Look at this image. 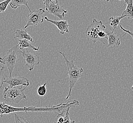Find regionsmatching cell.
<instances>
[{
	"instance_id": "obj_23",
	"label": "cell",
	"mask_w": 133,
	"mask_h": 123,
	"mask_svg": "<svg viewBox=\"0 0 133 123\" xmlns=\"http://www.w3.org/2000/svg\"><path fill=\"white\" fill-rule=\"evenodd\" d=\"M53 1V0H43V3H44V4H45V5L46 3H48V2H51V1Z\"/></svg>"
},
{
	"instance_id": "obj_2",
	"label": "cell",
	"mask_w": 133,
	"mask_h": 123,
	"mask_svg": "<svg viewBox=\"0 0 133 123\" xmlns=\"http://www.w3.org/2000/svg\"><path fill=\"white\" fill-rule=\"evenodd\" d=\"M106 26L101 21H98L94 19L92 23L86 29V35L88 40L93 42L94 44L100 41L105 44L104 40H107L108 33L105 31Z\"/></svg>"
},
{
	"instance_id": "obj_13",
	"label": "cell",
	"mask_w": 133,
	"mask_h": 123,
	"mask_svg": "<svg viewBox=\"0 0 133 123\" xmlns=\"http://www.w3.org/2000/svg\"><path fill=\"white\" fill-rule=\"evenodd\" d=\"M124 1L127 6L123 11L122 15H126L128 19H133V0H124Z\"/></svg>"
},
{
	"instance_id": "obj_9",
	"label": "cell",
	"mask_w": 133,
	"mask_h": 123,
	"mask_svg": "<svg viewBox=\"0 0 133 123\" xmlns=\"http://www.w3.org/2000/svg\"><path fill=\"white\" fill-rule=\"evenodd\" d=\"M4 83L9 84L10 87H14L19 86H29V80L27 78L23 76H18L14 77H9L6 79Z\"/></svg>"
},
{
	"instance_id": "obj_16",
	"label": "cell",
	"mask_w": 133,
	"mask_h": 123,
	"mask_svg": "<svg viewBox=\"0 0 133 123\" xmlns=\"http://www.w3.org/2000/svg\"><path fill=\"white\" fill-rule=\"evenodd\" d=\"M126 15H122L120 17H111L109 18L110 25L113 27V31H114L115 30L117 29V26L120 24V22L122 19L126 17Z\"/></svg>"
},
{
	"instance_id": "obj_1",
	"label": "cell",
	"mask_w": 133,
	"mask_h": 123,
	"mask_svg": "<svg viewBox=\"0 0 133 123\" xmlns=\"http://www.w3.org/2000/svg\"><path fill=\"white\" fill-rule=\"evenodd\" d=\"M66 103H60L55 106H50L46 107H16L11 105L6 104L4 102L0 101V115L3 118L4 114H8L12 113L25 112H52L56 113L57 114L61 112L66 108Z\"/></svg>"
},
{
	"instance_id": "obj_3",
	"label": "cell",
	"mask_w": 133,
	"mask_h": 123,
	"mask_svg": "<svg viewBox=\"0 0 133 123\" xmlns=\"http://www.w3.org/2000/svg\"><path fill=\"white\" fill-rule=\"evenodd\" d=\"M59 53L63 56L65 60L67 68V74L69 76V92L66 97V99L67 100L71 96L72 91L75 85L80 78L82 77L83 72H84V70L82 68L77 66L75 64L73 60L69 61L64 53L62 52H59Z\"/></svg>"
},
{
	"instance_id": "obj_7",
	"label": "cell",
	"mask_w": 133,
	"mask_h": 123,
	"mask_svg": "<svg viewBox=\"0 0 133 123\" xmlns=\"http://www.w3.org/2000/svg\"><path fill=\"white\" fill-rule=\"evenodd\" d=\"M45 13V11L41 8L31 11L28 16L27 24L24 29H26L30 26H37L39 24L42 23L44 20L43 14Z\"/></svg>"
},
{
	"instance_id": "obj_5",
	"label": "cell",
	"mask_w": 133,
	"mask_h": 123,
	"mask_svg": "<svg viewBox=\"0 0 133 123\" xmlns=\"http://www.w3.org/2000/svg\"><path fill=\"white\" fill-rule=\"evenodd\" d=\"M18 45L11 47L4 56L0 57V63L5 65L8 69L10 77H11L16 64L18 62Z\"/></svg>"
},
{
	"instance_id": "obj_10",
	"label": "cell",
	"mask_w": 133,
	"mask_h": 123,
	"mask_svg": "<svg viewBox=\"0 0 133 123\" xmlns=\"http://www.w3.org/2000/svg\"><path fill=\"white\" fill-rule=\"evenodd\" d=\"M44 19L47 22H49L52 24L55 25L58 29L60 30V33L62 35H64L65 33H69V24L67 20H60L58 21H56L51 20L50 19H48L47 17H45Z\"/></svg>"
},
{
	"instance_id": "obj_11",
	"label": "cell",
	"mask_w": 133,
	"mask_h": 123,
	"mask_svg": "<svg viewBox=\"0 0 133 123\" xmlns=\"http://www.w3.org/2000/svg\"><path fill=\"white\" fill-rule=\"evenodd\" d=\"M107 40L108 42V47L110 48H117L121 44V41L119 38L114 33V31L108 33Z\"/></svg>"
},
{
	"instance_id": "obj_18",
	"label": "cell",
	"mask_w": 133,
	"mask_h": 123,
	"mask_svg": "<svg viewBox=\"0 0 133 123\" xmlns=\"http://www.w3.org/2000/svg\"><path fill=\"white\" fill-rule=\"evenodd\" d=\"M12 0H4L0 3V13H3L5 11L8 5Z\"/></svg>"
},
{
	"instance_id": "obj_26",
	"label": "cell",
	"mask_w": 133,
	"mask_h": 123,
	"mask_svg": "<svg viewBox=\"0 0 133 123\" xmlns=\"http://www.w3.org/2000/svg\"><path fill=\"white\" fill-rule=\"evenodd\" d=\"M119 1H122V0H119Z\"/></svg>"
},
{
	"instance_id": "obj_25",
	"label": "cell",
	"mask_w": 133,
	"mask_h": 123,
	"mask_svg": "<svg viewBox=\"0 0 133 123\" xmlns=\"http://www.w3.org/2000/svg\"><path fill=\"white\" fill-rule=\"evenodd\" d=\"M131 91H133V85H132V87H131Z\"/></svg>"
},
{
	"instance_id": "obj_21",
	"label": "cell",
	"mask_w": 133,
	"mask_h": 123,
	"mask_svg": "<svg viewBox=\"0 0 133 123\" xmlns=\"http://www.w3.org/2000/svg\"><path fill=\"white\" fill-rule=\"evenodd\" d=\"M14 118L15 123H29L28 121L22 116L14 114Z\"/></svg>"
},
{
	"instance_id": "obj_22",
	"label": "cell",
	"mask_w": 133,
	"mask_h": 123,
	"mask_svg": "<svg viewBox=\"0 0 133 123\" xmlns=\"http://www.w3.org/2000/svg\"><path fill=\"white\" fill-rule=\"evenodd\" d=\"M119 26L121 30H122L123 31H124V32H125L126 33L128 34L129 35V36H130L131 37V38H132V39H133V32H131V31H129V30H128L125 29H124V28L122 26V25H121V24H119Z\"/></svg>"
},
{
	"instance_id": "obj_15",
	"label": "cell",
	"mask_w": 133,
	"mask_h": 123,
	"mask_svg": "<svg viewBox=\"0 0 133 123\" xmlns=\"http://www.w3.org/2000/svg\"><path fill=\"white\" fill-rule=\"evenodd\" d=\"M28 3L29 0H12L10 3V5L11 8L14 9H17L21 6H26L30 12L31 11L28 5Z\"/></svg>"
},
{
	"instance_id": "obj_14",
	"label": "cell",
	"mask_w": 133,
	"mask_h": 123,
	"mask_svg": "<svg viewBox=\"0 0 133 123\" xmlns=\"http://www.w3.org/2000/svg\"><path fill=\"white\" fill-rule=\"evenodd\" d=\"M21 50H22L25 48H30L32 49L35 51H38L39 49V46L36 47L29 43V40L26 39H19V44H18Z\"/></svg>"
},
{
	"instance_id": "obj_27",
	"label": "cell",
	"mask_w": 133,
	"mask_h": 123,
	"mask_svg": "<svg viewBox=\"0 0 133 123\" xmlns=\"http://www.w3.org/2000/svg\"></svg>"
},
{
	"instance_id": "obj_6",
	"label": "cell",
	"mask_w": 133,
	"mask_h": 123,
	"mask_svg": "<svg viewBox=\"0 0 133 123\" xmlns=\"http://www.w3.org/2000/svg\"><path fill=\"white\" fill-rule=\"evenodd\" d=\"M24 58L25 66L28 67L29 71H33L34 68L40 64L39 56L33 53L28 49H24L20 51Z\"/></svg>"
},
{
	"instance_id": "obj_4",
	"label": "cell",
	"mask_w": 133,
	"mask_h": 123,
	"mask_svg": "<svg viewBox=\"0 0 133 123\" xmlns=\"http://www.w3.org/2000/svg\"><path fill=\"white\" fill-rule=\"evenodd\" d=\"M21 86L5 87L3 92V97L6 101L11 104H18L23 99H26L27 97L24 93L26 88H22Z\"/></svg>"
},
{
	"instance_id": "obj_24",
	"label": "cell",
	"mask_w": 133,
	"mask_h": 123,
	"mask_svg": "<svg viewBox=\"0 0 133 123\" xmlns=\"http://www.w3.org/2000/svg\"><path fill=\"white\" fill-rule=\"evenodd\" d=\"M102 1H106L107 2H111V0H102Z\"/></svg>"
},
{
	"instance_id": "obj_19",
	"label": "cell",
	"mask_w": 133,
	"mask_h": 123,
	"mask_svg": "<svg viewBox=\"0 0 133 123\" xmlns=\"http://www.w3.org/2000/svg\"><path fill=\"white\" fill-rule=\"evenodd\" d=\"M46 83H44L43 85L40 86L37 88V93L39 96L43 97L45 95L46 93Z\"/></svg>"
},
{
	"instance_id": "obj_8",
	"label": "cell",
	"mask_w": 133,
	"mask_h": 123,
	"mask_svg": "<svg viewBox=\"0 0 133 123\" xmlns=\"http://www.w3.org/2000/svg\"><path fill=\"white\" fill-rule=\"evenodd\" d=\"M53 1L45 4V11L48 13L56 16L60 19V20H62L64 17L65 14L67 13V11L64 9L62 6H60L58 0L56 1L55 2H54Z\"/></svg>"
},
{
	"instance_id": "obj_12",
	"label": "cell",
	"mask_w": 133,
	"mask_h": 123,
	"mask_svg": "<svg viewBox=\"0 0 133 123\" xmlns=\"http://www.w3.org/2000/svg\"><path fill=\"white\" fill-rule=\"evenodd\" d=\"M18 38L19 39H26L30 42H33L34 39L32 37L28 32L22 29H17L15 31V36L14 39Z\"/></svg>"
},
{
	"instance_id": "obj_17",
	"label": "cell",
	"mask_w": 133,
	"mask_h": 123,
	"mask_svg": "<svg viewBox=\"0 0 133 123\" xmlns=\"http://www.w3.org/2000/svg\"><path fill=\"white\" fill-rule=\"evenodd\" d=\"M6 78L4 75V66H1L0 68V89L3 87L4 83Z\"/></svg>"
},
{
	"instance_id": "obj_20",
	"label": "cell",
	"mask_w": 133,
	"mask_h": 123,
	"mask_svg": "<svg viewBox=\"0 0 133 123\" xmlns=\"http://www.w3.org/2000/svg\"><path fill=\"white\" fill-rule=\"evenodd\" d=\"M71 107H68L67 109L66 112L64 116V120L63 123H75V120H72L71 119L70 117L69 110L70 108Z\"/></svg>"
}]
</instances>
